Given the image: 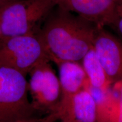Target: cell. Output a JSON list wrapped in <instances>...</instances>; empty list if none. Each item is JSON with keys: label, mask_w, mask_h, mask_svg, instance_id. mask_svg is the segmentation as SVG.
Instances as JSON below:
<instances>
[{"label": "cell", "mask_w": 122, "mask_h": 122, "mask_svg": "<svg viewBox=\"0 0 122 122\" xmlns=\"http://www.w3.org/2000/svg\"><path fill=\"white\" fill-rule=\"evenodd\" d=\"M51 62L48 58L44 59L28 74L30 102L36 112L44 115L59 112L62 100L58 76Z\"/></svg>", "instance_id": "obj_4"}, {"label": "cell", "mask_w": 122, "mask_h": 122, "mask_svg": "<svg viewBox=\"0 0 122 122\" xmlns=\"http://www.w3.org/2000/svg\"><path fill=\"white\" fill-rule=\"evenodd\" d=\"M26 76L0 66V122H13L35 117Z\"/></svg>", "instance_id": "obj_3"}, {"label": "cell", "mask_w": 122, "mask_h": 122, "mask_svg": "<svg viewBox=\"0 0 122 122\" xmlns=\"http://www.w3.org/2000/svg\"><path fill=\"white\" fill-rule=\"evenodd\" d=\"M107 26L115 30L122 38V0H117Z\"/></svg>", "instance_id": "obj_12"}, {"label": "cell", "mask_w": 122, "mask_h": 122, "mask_svg": "<svg viewBox=\"0 0 122 122\" xmlns=\"http://www.w3.org/2000/svg\"><path fill=\"white\" fill-rule=\"evenodd\" d=\"M80 63L86 74L88 86L104 92L110 89L112 85L92 47L85 55Z\"/></svg>", "instance_id": "obj_11"}, {"label": "cell", "mask_w": 122, "mask_h": 122, "mask_svg": "<svg viewBox=\"0 0 122 122\" xmlns=\"http://www.w3.org/2000/svg\"><path fill=\"white\" fill-rule=\"evenodd\" d=\"M58 122H65V120H60Z\"/></svg>", "instance_id": "obj_16"}, {"label": "cell", "mask_w": 122, "mask_h": 122, "mask_svg": "<svg viewBox=\"0 0 122 122\" xmlns=\"http://www.w3.org/2000/svg\"><path fill=\"white\" fill-rule=\"evenodd\" d=\"M56 5L95 24L107 26L117 0H53Z\"/></svg>", "instance_id": "obj_7"}, {"label": "cell", "mask_w": 122, "mask_h": 122, "mask_svg": "<svg viewBox=\"0 0 122 122\" xmlns=\"http://www.w3.org/2000/svg\"><path fill=\"white\" fill-rule=\"evenodd\" d=\"M53 0H13L0 8L3 39L37 33L56 6Z\"/></svg>", "instance_id": "obj_2"}, {"label": "cell", "mask_w": 122, "mask_h": 122, "mask_svg": "<svg viewBox=\"0 0 122 122\" xmlns=\"http://www.w3.org/2000/svg\"><path fill=\"white\" fill-rule=\"evenodd\" d=\"M59 113L66 122H98L97 103L88 88L72 96Z\"/></svg>", "instance_id": "obj_9"}, {"label": "cell", "mask_w": 122, "mask_h": 122, "mask_svg": "<svg viewBox=\"0 0 122 122\" xmlns=\"http://www.w3.org/2000/svg\"><path fill=\"white\" fill-rule=\"evenodd\" d=\"M55 65L58 68V76L62 91L60 111L72 96L87 88L88 82L80 62L62 61Z\"/></svg>", "instance_id": "obj_8"}, {"label": "cell", "mask_w": 122, "mask_h": 122, "mask_svg": "<svg viewBox=\"0 0 122 122\" xmlns=\"http://www.w3.org/2000/svg\"><path fill=\"white\" fill-rule=\"evenodd\" d=\"M61 120V114L59 112H54L46 114L41 117H35L31 118L18 120L13 122H58Z\"/></svg>", "instance_id": "obj_13"}, {"label": "cell", "mask_w": 122, "mask_h": 122, "mask_svg": "<svg viewBox=\"0 0 122 122\" xmlns=\"http://www.w3.org/2000/svg\"><path fill=\"white\" fill-rule=\"evenodd\" d=\"M112 86L107 92H92L97 105L98 122H122V81Z\"/></svg>", "instance_id": "obj_10"}, {"label": "cell", "mask_w": 122, "mask_h": 122, "mask_svg": "<svg viewBox=\"0 0 122 122\" xmlns=\"http://www.w3.org/2000/svg\"><path fill=\"white\" fill-rule=\"evenodd\" d=\"M3 40V36H2V31H1V27H0V42L2 41V40Z\"/></svg>", "instance_id": "obj_15"}, {"label": "cell", "mask_w": 122, "mask_h": 122, "mask_svg": "<svg viewBox=\"0 0 122 122\" xmlns=\"http://www.w3.org/2000/svg\"><path fill=\"white\" fill-rule=\"evenodd\" d=\"M97 26L56 6L38 30L49 59L80 62L92 47Z\"/></svg>", "instance_id": "obj_1"}, {"label": "cell", "mask_w": 122, "mask_h": 122, "mask_svg": "<svg viewBox=\"0 0 122 122\" xmlns=\"http://www.w3.org/2000/svg\"><path fill=\"white\" fill-rule=\"evenodd\" d=\"M11 1H13V0H0V8L5 4H6L7 3L10 2Z\"/></svg>", "instance_id": "obj_14"}, {"label": "cell", "mask_w": 122, "mask_h": 122, "mask_svg": "<svg viewBox=\"0 0 122 122\" xmlns=\"http://www.w3.org/2000/svg\"><path fill=\"white\" fill-rule=\"evenodd\" d=\"M92 49L111 84L122 81V41L105 29L97 27Z\"/></svg>", "instance_id": "obj_6"}, {"label": "cell", "mask_w": 122, "mask_h": 122, "mask_svg": "<svg viewBox=\"0 0 122 122\" xmlns=\"http://www.w3.org/2000/svg\"><path fill=\"white\" fill-rule=\"evenodd\" d=\"M45 58L48 56L37 33L6 38L0 42V66L15 70L26 76Z\"/></svg>", "instance_id": "obj_5"}]
</instances>
